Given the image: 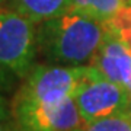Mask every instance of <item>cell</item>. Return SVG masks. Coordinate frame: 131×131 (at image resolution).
I'll list each match as a JSON object with an SVG mask.
<instances>
[{
	"label": "cell",
	"instance_id": "9",
	"mask_svg": "<svg viewBox=\"0 0 131 131\" xmlns=\"http://www.w3.org/2000/svg\"><path fill=\"white\" fill-rule=\"evenodd\" d=\"M80 131H131V114L121 112L108 118L84 124Z\"/></svg>",
	"mask_w": 131,
	"mask_h": 131
},
{
	"label": "cell",
	"instance_id": "14",
	"mask_svg": "<svg viewBox=\"0 0 131 131\" xmlns=\"http://www.w3.org/2000/svg\"><path fill=\"white\" fill-rule=\"evenodd\" d=\"M127 89H128V92H130V95H131V80L128 82V84H127Z\"/></svg>",
	"mask_w": 131,
	"mask_h": 131
},
{
	"label": "cell",
	"instance_id": "3",
	"mask_svg": "<svg viewBox=\"0 0 131 131\" xmlns=\"http://www.w3.org/2000/svg\"><path fill=\"white\" fill-rule=\"evenodd\" d=\"M90 71V66H32L25 76L24 84L15 95L16 101H29L39 103L61 102L74 95Z\"/></svg>",
	"mask_w": 131,
	"mask_h": 131
},
{
	"label": "cell",
	"instance_id": "1",
	"mask_svg": "<svg viewBox=\"0 0 131 131\" xmlns=\"http://www.w3.org/2000/svg\"><path fill=\"white\" fill-rule=\"evenodd\" d=\"M37 25V51L57 66H92L108 34L106 24L73 10Z\"/></svg>",
	"mask_w": 131,
	"mask_h": 131
},
{
	"label": "cell",
	"instance_id": "6",
	"mask_svg": "<svg viewBox=\"0 0 131 131\" xmlns=\"http://www.w3.org/2000/svg\"><path fill=\"white\" fill-rule=\"evenodd\" d=\"M92 66L105 79L125 88L131 80V51L109 28Z\"/></svg>",
	"mask_w": 131,
	"mask_h": 131
},
{
	"label": "cell",
	"instance_id": "5",
	"mask_svg": "<svg viewBox=\"0 0 131 131\" xmlns=\"http://www.w3.org/2000/svg\"><path fill=\"white\" fill-rule=\"evenodd\" d=\"M12 114L16 131H80L84 127L73 96L56 103L13 99Z\"/></svg>",
	"mask_w": 131,
	"mask_h": 131
},
{
	"label": "cell",
	"instance_id": "15",
	"mask_svg": "<svg viewBox=\"0 0 131 131\" xmlns=\"http://www.w3.org/2000/svg\"><path fill=\"white\" fill-rule=\"evenodd\" d=\"M130 114H131V106H130Z\"/></svg>",
	"mask_w": 131,
	"mask_h": 131
},
{
	"label": "cell",
	"instance_id": "7",
	"mask_svg": "<svg viewBox=\"0 0 131 131\" xmlns=\"http://www.w3.org/2000/svg\"><path fill=\"white\" fill-rule=\"evenodd\" d=\"M10 9H15L35 24L52 19L70 7V0H9Z\"/></svg>",
	"mask_w": 131,
	"mask_h": 131
},
{
	"label": "cell",
	"instance_id": "4",
	"mask_svg": "<svg viewBox=\"0 0 131 131\" xmlns=\"http://www.w3.org/2000/svg\"><path fill=\"white\" fill-rule=\"evenodd\" d=\"M84 124L128 112L131 95L125 86L105 79L93 66L73 95Z\"/></svg>",
	"mask_w": 131,
	"mask_h": 131
},
{
	"label": "cell",
	"instance_id": "8",
	"mask_svg": "<svg viewBox=\"0 0 131 131\" xmlns=\"http://www.w3.org/2000/svg\"><path fill=\"white\" fill-rule=\"evenodd\" d=\"M122 7V0H70L69 10L108 24Z\"/></svg>",
	"mask_w": 131,
	"mask_h": 131
},
{
	"label": "cell",
	"instance_id": "11",
	"mask_svg": "<svg viewBox=\"0 0 131 131\" xmlns=\"http://www.w3.org/2000/svg\"><path fill=\"white\" fill-rule=\"evenodd\" d=\"M0 131H16L12 108H9L2 95H0Z\"/></svg>",
	"mask_w": 131,
	"mask_h": 131
},
{
	"label": "cell",
	"instance_id": "10",
	"mask_svg": "<svg viewBox=\"0 0 131 131\" xmlns=\"http://www.w3.org/2000/svg\"><path fill=\"white\" fill-rule=\"evenodd\" d=\"M106 26L125 44L131 51V6H124Z\"/></svg>",
	"mask_w": 131,
	"mask_h": 131
},
{
	"label": "cell",
	"instance_id": "12",
	"mask_svg": "<svg viewBox=\"0 0 131 131\" xmlns=\"http://www.w3.org/2000/svg\"><path fill=\"white\" fill-rule=\"evenodd\" d=\"M6 3H9V0H0V10L5 9V5Z\"/></svg>",
	"mask_w": 131,
	"mask_h": 131
},
{
	"label": "cell",
	"instance_id": "13",
	"mask_svg": "<svg viewBox=\"0 0 131 131\" xmlns=\"http://www.w3.org/2000/svg\"><path fill=\"white\" fill-rule=\"evenodd\" d=\"M124 6H131V0H122Z\"/></svg>",
	"mask_w": 131,
	"mask_h": 131
},
{
	"label": "cell",
	"instance_id": "2",
	"mask_svg": "<svg viewBox=\"0 0 131 131\" xmlns=\"http://www.w3.org/2000/svg\"><path fill=\"white\" fill-rule=\"evenodd\" d=\"M37 52V24L15 9L0 10V82L25 79Z\"/></svg>",
	"mask_w": 131,
	"mask_h": 131
}]
</instances>
